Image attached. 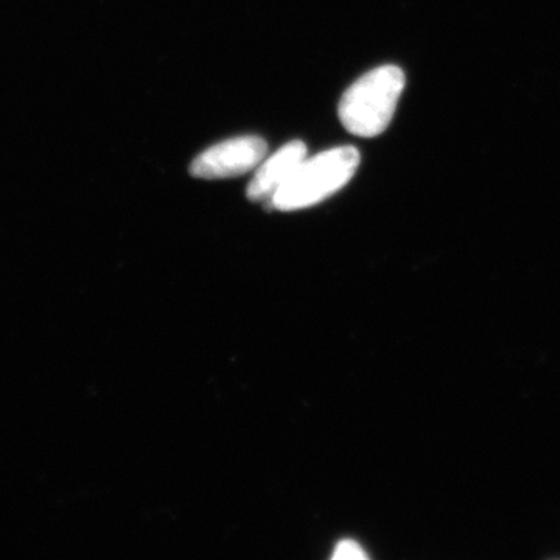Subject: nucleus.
<instances>
[{
    "instance_id": "nucleus-1",
    "label": "nucleus",
    "mask_w": 560,
    "mask_h": 560,
    "mask_svg": "<svg viewBox=\"0 0 560 560\" xmlns=\"http://www.w3.org/2000/svg\"><path fill=\"white\" fill-rule=\"evenodd\" d=\"M405 90V73L397 66L364 73L342 94L338 116L346 130L360 138H375L389 127Z\"/></svg>"
},
{
    "instance_id": "nucleus-2",
    "label": "nucleus",
    "mask_w": 560,
    "mask_h": 560,
    "mask_svg": "<svg viewBox=\"0 0 560 560\" xmlns=\"http://www.w3.org/2000/svg\"><path fill=\"white\" fill-rule=\"evenodd\" d=\"M359 165V150L349 145L323 151L311 160L305 158L293 176L272 195V209L290 212L318 205L341 190Z\"/></svg>"
},
{
    "instance_id": "nucleus-5",
    "label": "nucleus",
    "mask_w": 560,
    "mask_h": 560,
    "mask_svg": "<svg viewBox=\"0 0 560 560\" xmlns=\"http://www.w3.org/2000/svg\"><path fill=\"white\" fill-rule=\"evenodd\" d=\"M335 560H342V559H368L366 552L363 551V548L360 547L357 541L353 540H342L340 544L337 545V548H335L334 556H331Z\"/></svg>"
},
{
    "instance_id": "nucleus-4",
    "label": "nucleus",
    "mask_w": 560,
    "mask_h": 560,
    "mask_svg": "<svg viewBox=\"0 0 560 560\" xmlns=\"http://www.w3.org/2000/svg\"><path fill=\"white\" fill-rule=\"evenodd\" d=\"M307 158V145L302 140H291L282 149L259 165L250 180L246 195L250 201L271 200L276 194L293 176L301 162Z\"/></svg>"
},
{
    "instance_id": "nucleus-3",
    "label": "nucleus",
    "mask_w": 560,
    "mask_h": 560,
    "mask_svg": "<svg viewBox=\"0 0 560 560\" xmlns=\"http://www.w3.org/2000/svg\"><path fill=\"white\" fill-rule=\"evenodd\" d=\"M268 143L257 136H242L210 147L190 165V175L201 179H224L245 175L267 156Z\"/></svg>"
}]
</instances>
